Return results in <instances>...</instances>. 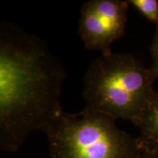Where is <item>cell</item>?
Here are the masks:
<instances>
[{
  "label": "cell",
  "mask_w": 158,
  "mask_h": 158,
  "mask_svg": "<svg viewBox=\"0 0 158 158\" xmlns=\"http://www.w3.org/2000/svg\"><path fill=\"white\" fill-rule=\"evenodd\" d=\"M67 75L39 37L13 23L0 25V148L15 152L35 130L44 131L63 111Z\"/></svg>",
  "instance_id": "obj_1"
},
{
  "label": "cell",
  "mask_w": 158,
  "mask_h": 158,
  "mask_svg": "<svg viewBox=\"0 0 158 158\" xmlns=\"http://www.w3.org/2000/svg\"><path fill=\"white\" fill-rule=\"evenodd\" d=\"M156 79L152 68L132 55L101 54L91 63L84 76L86 107L138 127L155 93Z\"/></svg>",
  "instance_id": "obj_2"
},
{
  "label": "cell",
  "mask_w": 158,
  "mask_h": 158,
  "mask_svg": "<svg viewBox=\"0 0 158 158\" xmlns=\"http://www.w3.org/2000/svg\"><path fill=\"white\" fill-rule=\"evenodd\" d=\"M116 122L86 107L76 114L63 110L44 130L51 158H138L141 149L137 138Z\"/></svg>",
  "instance_id": "obj_3"
},
{
  "label": "cell",
  "mask_w": 158,
  "mask_h": 158,
  "mask_svg": "<svg viewBox=\"0 0 158 158\" xmlns=\"http://www.w3.org/2000/svg\"><path fill=\"white\" fill-rule=\"evenodd\" d=\"M129 5L122 0H90L83 5L78 35L86 49L112 52L111 45L124 34Z\"/></svg>",
  "instance_id": "obj_4"
},
{
  "label": "cell",
  "mask_w": 158,
  "mask_h": 158,
  "mask_svg": "<svg viewBox=\"0 0 158 158\" xmlns=\"http://www.w3.org/2000/svg\"><path fill=\"white\" fill-rule=\"evenodd\" d=\"M137 138L141 150L158 152V92L150 100L138 124Z\"/></svg>",
  "instance_id": "obj_5"
},
{
  "label": "cell",
  "mask_w": 158,
  "mask_h": 158,
  "mask_svg": "<svg viewBox=\"0 0 158 158\" xmlns=\"http://www.w3.org/2000/svg\"><path fill=\"white\" fill-rule=\"evenodd\" d=\"M128 2L158 27V2L157 0H130Z\"/></svg>",
  "instance_id": "obj_6"
},
{
  "label": "cell",
  "mask_w": 158,
  "mask_h": 158,
  "mask_svg": "<svg viewBox=\"0 0 158 158\" xmlns=\"http://www.w3.org/2000/svg\"><path fill=\"white\" fill-rule=\"evenodd\" d=\"M150 53L152 59V65L151 68L155 75L156 78L158 79V27L156 29L152 43L150 47Z\"/></svg>",
  "instance_id": "obj_7"
},
{
  "label": "cell",
  "mask_w": 158,
  "mask_h": 158,
  "mask_svg": "<svg viewBox=\"0 0 158 158\" xmlns=\"http://www.w3.org/2000/svg\"><path fill=\"white\" fill-rule=\"evenodd\" d=\"M138 158H158V152L141 150Z\"/></svg>",
  "instance_id": "obj_8"
}]
</instances>
